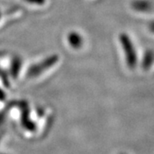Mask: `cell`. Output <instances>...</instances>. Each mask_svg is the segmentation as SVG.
Masks as SVG:
<instances>
[{"label": "cell", "mask_w": 154, "mask_h": 154, "mask_svg": "<svg viewBox=\"0 0 154 154\" xmlns=\"http://www.w3.org/2000/svg\"><path fill=\"white\" fill-rule=\"evenodd\" d=\"M122 43L124 48V51L126 53L127 61H128V64L130 68H134L136 66L137 63V56H136V51L133 45L131 40L128 36L123 35L122 37Z\"/></svg>", "instance_id": "6da1fadb"}, {"label": "cell", "mask_w": 154, "mask_h": 154, "mask_svg": "<svg viewBox=\"0 0 154 154\" xmlns=\"http://www.w3.org/2000/svg\"><path fill=\"white\" fill-rule=\"evenodd\" d=\"M134 8L139 11H148L152 8V5L146 0H138L134 3Z\"/></svg>", "instance_id": "3957f363"}, {"label": "cell", "mask_w": 154, "mask_h": 154, "mask_svg": "<svg viewBox=\"0 0 154 154\" xmlns=\"http://www.w3.org/2000/svg\"><path fill=\"white\" fill-rule=\"evenodd\" d=\"M154 62V53L152 51H146L143 57L142 60V67L145 69H148L152 65Z\"/></svg>", "instance_id": "7a4b0ae2"}, {"label": "cell", "mask_w": 154, "mask_h": 154, "mask_svg": "<svg viewBox=\"0 0 154 154\" xmlns=\"http://www.w3.org/2000/svg\"><path fill=\"white\" fill-rule=\"evenodd\" d=\"M149 28H150V30H151L152 33H154V22H152V23L149 25Z\"/></svg>", "instance_id": "277c9868"}]
</instances>
